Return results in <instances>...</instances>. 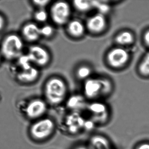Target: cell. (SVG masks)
Instances as JSON below:
<instances>
[{
    "label": "cell",
    "instance_id": "cell-23",
    "mask_svg": "<svg viewBox=\"0 0 149 149\" xmlns=\"http://www.w3.org/2000/svg\"><path fill=\"white\" fill-rule=\"evenodd\" d=\"M97 127L95 123L89 118L86 119L85 123H84L83 131H92L94 129L95 127Z\"/></svg>",
    "mask_w": 149,
    "mask_h": 149
},
{
    "label": "cell",
    "instance_id": "cell-9",
    "mask_svg": "<svg viewBox=\"0 0 149 149\" xmlns=\"http://www.w3.org/2000/svg\"><path fill=\"white\" fill-rule=\"evenodd\" d=\"M49 106L44 99L36 98L31 100L26 105L25 114L30 120H37L46 116Z\"/></svg>",
    "mask_w": 149,
    "mask_h": 149
},
{
    "label": "cell",
    "instance_id": "cell-15",
    "mask_svg": "<svg viewBox=\"0 0 149 149\" xmlns=\"http://www.w3.org/2000/svg\"><path fill=\"white\" fill-rule=\"evenodd\" d=\"M65 26L67 34L74 39L81 38L87 31L85 24L79 19H71Z\"/></svg>",
    "mask_w": 149,
    "mask_h": 149
},
{
    "label": "cell",
    "instance_id": "cell-30",
    "mask_svg": "<svg viewBox=\"0 0 149 149\" xmlns=\"http://www.w3.org/2000/svg\"></svg>",
    "mask_w": 149,
    "mask_h": 149
},
{
    "label": "cell",
    "instance_id": "cell-11",
    "mask_svg": "<svg viewBox=\"0 0 149 149\" xmlns=\"http://www.w3.org/2000/svg\"><path fill=\"white\" fill-rule=\"evenodd\" d=\"M85 24L86 30L94 35L103 33L107 30L108 25L106 15L99 12L88 17Z\"/></svg>",
    "mask_w": 149,
    "mask_h": 149
},
{
    "label": "cell",
    "instance_id": "cell-19",
    "mask_svg": "<svg viewBox=\"0 0 149 149\" xmlns=\"http://www.w3.org/2000/svg\"><path fill=\"white\" fill-rule=\"evenodd\" d=\"M93 69L89 65L81 64L76 68L75 76L79 80L84 81L92 76Z\"/></svg>",
    "mask_w": 149,
    "mask_h": 149
},
{
    "label": "cell",
    "instance_id": "cell-26",
    "mask_svg": "<svg viewBox=\"0 0 149 149\" xmlns=\"http://www.w3.org/2000/svg\"><path fill=\"white\" fill-rule=\"evenodd\" d=\"M72 149H90L87 144L79 143L74 145Z\"/></svg>",
    "mask_w": 149,
    "mask_h": 149
},
{
    "label": "cell",
    "instance_id": "cell-27",
    "mask_svg": "<svg viewBox=\"0 0 149 149\" xmlns=\"http://www.w3.org/2000/svg\"><path fill=\"white\" fill-rule=\"evenodd\" d=\"M143 40L146 45L149 47V29L146 31L143 35Z\"/></svg>",
    "mask_w": 149,
    "mask_h": 149
},
{
    "label": "cell",
    "instance_id": "cell-13",
    "mask_svg": "<svg viewBox=\"0 0 149 149\" xmlns=\"http://www.w3.org/2000/svg\"><path fill=\"white\" fill-rule=\"evenodd\" d=\"M88 103L82 93H74L68 96L65 104L69 112L82 113L86 111Z\"/></svg>",
    "mask_w": 149,
    "mask_h": 149
},
{
    "label": "cell",
    "instance_id": "cell-29",
    "mask_svg": "<svg viewBox=\"0 0 149 149\" xmlns=\"http://www.w3.org/2000/svg\"><path fill=\"white\" fill-rule=\"evenodd\" d=\"M2 57V56L1 54V52H0V63H1V61Z\"/></svg>",
    "mask_w": 149,
    "mask_h": 149
},
{
    "label": "cell",
    "instance_id": "cell-1",
    "mask_svg": "<svg viewBox=\"0 0 149 149\" xmlns=\"http://www.w3.org/2000/svg\"><path fill=\"white\" fill-rule=\"evenodd\" d=\"M113 88V81L109 77L92 76L83 81L82 94L88 101L99 100L109 97Z\"/></svg>",
    "mask_w": 149,
    "mask_h": 149
},
{
    "label": "cell",
    "instance_id": "cell-2",
    "mask_svg": "<svg viewBox=\"0 0 149 149\" xmlns=\"http://www.w3.org/2000/svg\"><path fill=\"white\" fill-rule=\"evenodd\" d=\"M43 94L44 99L49 106H59L65 103L69 96L67 83L59 76H51L45 83Z\"/></svg>",
    "mask_w": 149,
    "mask_h": 149
},
{
    "label": "cell",
    "instance_id": "cell-28",
    "mask_svg": "<svg viewBox=\"0 0 149 149\" xmlns=\"http://www.w3.org/2000/svg\"><path fill=\"white\" fill-rule=\"evenodd\" d=\"M136 149H149V143H143L141 144Z\"/></svg>",
    "mask_w": 149,
    "mask_h": 149
},
{
    "label": "cell",
    "instance_id": "cell-14",
    "mask_svg": "<svg viewBox=\"0 0 149 149\" xmlns=\"http://www.w3.org/2000/svg\"><path fill=\"white\" fill-rule=\"evenodd\" d=\"M22 38L29 43H34L41 37L40 27L36 23L30 22L23 26L21 30Z\"/></svg>",
    "mask_w": 149,
    "mask_h": 149
},
{
    "label": "cell",
    "instance_id": "cell-25",
    "mask_svg": "<svg viewBox=\"0 0 149 149\" xmlns=\"http://www.w3.org/2000/svg\"><path fill=\"white\" fill-rule=\"evenodd\" d=\"M6 25V20L4 17L0 14V32H1Z\"/></svg>",
    "mask_w": 149,
    "mask_h": 149
},
{
    "label": "cell",
    "instance_id": "cell-24",
    "mask_svg": "<svg viewBox=\"0 0 149 149\" xmlns=\"http://www.w3.org/2000/svg\"><path fill=\"white\" fill-rule=\"evenodd\" d=\"M51 2V1L48 0H39V1H32V4L35 5L36 7L39 9H45V8L47 7L50 3Z\"/></svg>",
    "mask_w": 149,
    "mask_h": 149
},
{
    "label": "cell",
    "instance_id": "cell-8",
    "mask_svg": "<svg viewBox=\"0 0 149 149\" xmlns=\"http://www.w3.org/2000/svg\"><path fill=\"white\" fill-rule=\"evenodd\" d=\"M27 54L31 63L38 68L45 67L51 60V56L49 51L39 45L34 44L30 46Z\"/></svg>",
    "mask_w": 149,
    "mask_h": 149
},
{
    "label": "cell",
    "instance_id": "cell-22",
    "mask_svg": "<svg viewBox=\"0 0 149 149\" xmlns=\"http://www.w3.org/2000/svg\"><path fill=\"white\" fill-rule=\"evenodd\" d=\"M41 37L45 38H50L54 35L55 30L52 25L49 24H45L40 27Z\"/></svg>",
    "mask_w": 149,
    "mask_h": 149
},
{
    "label": "cell",
    "instance_id": "cell-21",
    "mask_svg": "<svg viewBox=\"0 0 149 149\" xmlns=\"http://www.w3.org/2000/svg\"><path fill=\"white\" fill-rule=\"evenodd\" d=\"M49 16V13L45 9H39L34 13V18L37 22L40 23L45 22Z\"/></svg>",
    "mask_w": 149,
    "mask_h": 149
},
{
    "label": "cell",
    "instance_id": "cell-6",
    "mask_svg": "<svg viewBox=\"0 0 149 149\" xmlns=\"http://www.w3.org/2000/svg\"><path fill=\"white\" fill-rule=\"evenodd\" d=\"M70 4L65 1H56L52 4L49 15L52 22L58 26L66 25L71 20Z\"/></svg>",
    "mask_w": 149,
    "mask_h": 149
},
{
    "label": "cell",
    "instance_id": "cell-4",
    "mask_svg": "<svg viewBox=\"0 0 149 149\" xmlns=\"http://www.w3.org/2000/svg\"><path fill=\"white\" fill-rule=\"evenodd\" d=\"M23 40L22 36L16 33H10L5 36L0 45L2 57L8 60L17 59L23 54Z\"/></svg>",
    "mask_w": 149,
    "mask_h": 149
},
{
    "label": "cell",
    "instance_id": "cell-7",
    "mask_svg": "<svg viewBox=\"0 0 149 149\" xmlns=\"http://www.w3.org/2000/svg\"><path fill=\"white\" fill-rule=\"evenodd\" d=\"M130 55L124 47L117 46L110 49L107 53L106 60L108 65L114 69L124 67L129 61Z\"/></svg>",
    "mask_w": 149,
    "mask_h": 149
},
{
    "label": "cell",
    "instance_id": "cell-12",
    "mask_svg": "<svg viewBox=\"0 0 149 149\" xmlns=\"http://www.w3.org/2000/svg\"><path fill=\"white\" fill-rule=\"evenodd\" d=\"M12 73L15 76L16 79L19 83L23 84H30L37 80L40 76L38 67L32 65L25 69H19L15 65L12 66Z\"/></svg>",
    "mask_w": 149,
    "mask_h": 149
},
{
    "label": "cell",
    "instance_id": "cell-18",
    "mask_svg": "<svg viewBox=\"0 0 149 149\" xmlns=\"http://www.w3.org/2000/svg\"><path fill=\"white\" fill-rule=\"evenodd\" d=\"M72 4L77 11L81 13H85L95 8L96 1L77 0L73 1Z\"/></svg>",
    "mask_w": 149,
    "mask_h": 149
},
{
    "label": "cell",
    "instance_id": "cell-17",
    "mask_svg": "<svg viewBox=\"0 0 149 149\" xmlns=\"http://www.w3.org/2000/svg\"><path fill=\"white\" fill-rule=\"evenodd\" d=\"M115 41L118 46L124 47L132 44L134 41V36L131 31L123 30L119 32L115 37Z\"/></svg>",
    "mask_w": 149,
    "mask_h": 149
},
{
    "label": "cell",
    "instance_id": "cell-20",
    "mask_svg": "<svg viewBox=\"0 0 149 149\" xmlns=\"http://www.w3.org/2000/svg\"><path fill=\"white\" fill-rule=\"evenodd\" d=\"M139 71L143 76H149V51L145 54L140 63Z\"/></svg>",
    "mask_w": 149,
    "mask_h": 149
},
{
    "label": "cell",
    "instance_id": "cell-5",
    "mask_svg": "<svg viewBox=\"0 0 149 149\" xmlns=\"http://www.w3.org/2000/svg\"><path fill=\"white\" fill-rule=\"evenodd\" d=\"M86 112L96 126H104L110 120V108L105 102L100 100L88 101Z\"/></svg>",
    "mask_w": 149,
    "mask_h": 149
},
{
    "label": "cell",
    "instance_id": "cell-3",
    "mask_svg": "<svg viewBox=\"0 0 149 149\" xmlns=\"http://www.w3.org/2000/svg\"><path fill=\"white\" fill-rule=\"evenodd\" d=\"M56 129V124L54 119L45 116L35 121L30 128L29 134L34 141L43 142L53 136Z\"/></svg>",
    "mask_w": 149,
    "mask_h": 149
},
{
    "label": "cell",
    "instance_id": "cell-10",
    "mask_svg": "<svg viewBox=\"0 0 149 149\" xmlns=\"http://www.w3.org/2000/svg\"><path fill=\"white\" fill-rule=\"evenodd\" d=\"M85 120L82 113L69 112L64 121L65 130L71 135L79 134L83 131Z\"/></svg>",
    "mask_w": 149,
    "mask_h": 149
},
{
    "label": "cell",
    "instance_id": "cell-16",
    "mask_svg": "<svg viewBox=\"0 0 149 149\" xmlns=\"http://www.w3.org/2000/svg\"><path fill=\"white\" fill-rule=\"evenodd\" d=\"M87 145L90 149H112L110 140L102 134L92 135L89 137Z\"/></svg>",
    "mask_w": 149,
    "mask_h": 149
}]
</instances>
